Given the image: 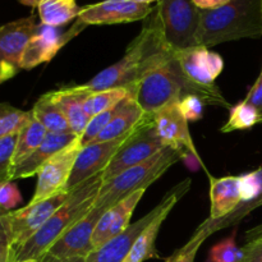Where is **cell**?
I'll return each mask as SVG.
<instances>
[{"mask_svg": "<svg viewBox=\"0 0 262 262\" xmlns=\"http://www.w3.org/2000/svg\"><path fill=\"white\" fill-rule=\"evenodd\" d=\"M17 140L18 133H15L0 141V183L12 181V173L14 169L13 156H14Z\"/></svg>", "mask_w": 262, "mask_h": 262, "instance_id": "obj_34", "label": "cell"}, {"mask_svg": "<svg viewBox=\"0 0 262 262\" xmlns=\"http://www.w3.org/2000/svg\"><path fill=\"white\" fill-rule=\"evenodd\" d=\"M145 114L146 113L137 104L135 97H127L123 101L120 112L113 118V120L105 127V129L92 141V143L112 141L127 135L143 119Z\"/></svg>", "mask_w": 262, "mask_h": 262, "instance_id": "obj_24", "label": "cell"}, {"mask_svg": "<svg viewBox=\"0 0 262 262\" xmlns=\"http://www.w3.org/2000/svg\"><path fill=\"white\" fill-rule=\"evenodd\" d=\"M241 187H242V204L232 214L220 220L206 219L201 224L209 230L210 234H214L224 228L237 225L250 212L262 206V166L257 170L241 176Z\"/></svg>", "mask_w": 262, "mask_h": 262, "instance_id": "obj_19", "label": "cell"}, {"mask_svg": "<svg viewBox=\"0 0 262 262\" xmlns=\"http://www.w3.org/2000/svg\"><path fill=\"white\" fill-rule=\"evenodd\" d=\"M102 183V173H100L72 189L67 201L53 216L27 242L10 253V262L40 260L74 223L92 209Z\"/></svg>", "mask_w": 262, "mask_h": 262, "instance_id": "obj_2", "label": "cell"}, {"mask_svg": "<svg viewBox=\"0 0 262 262\" xmlns=\"http://www.w3.org/2000/svg\"><path fill=\"white\" fill-rule=\"evenodd\" d=\"M133 92H135V84L124 87H113V89L92 92L84 104V112L91 119L95 115L101 114V113L118 106L127 97H133Z\"/></svg>", "mask_w": 262, "mask_h": 262, "instance_id": "obj_27", "label": "cell"}, {"mask_svg": "<svg viewBox=\"0 0 262 262\" xmlns=\"http://www.w3.org/2000/svg\"><path fill=\"white\" fill-rule=\"evenodd\" d=\"M124 101V100H123ZM123 101L120 102L118 106L113 107V109L107 110V112L101 113V114H97L95 117H92L90 119L89 124H87L86 129H84L83 135L81 136V143H82V147H86V146L91 145L92 141L105 129L107 124L113 120V118L120 112L122 109V104Z\"/></svg>", "mask_w": 262, "mask_h": 262, "instance_id": "obj_33", "label": "cell"}, {"mask_svg": "<svg viewBox=\"0 0 262 262\" xmlns=\"http://www.w3.org/2000/svg\"><path fill=\"white\" fill-rule=\"evenodd\" d=\"M19 262H41L40 260H26V261H19Z\"/></svg>", "mask_w": 262, "mask_h": 262, "instance_id": "obj_46", "label": "cell"}, {"mask_svg": "<svg viewBox=\"0 0 262 262\" xmlns=\"http://www.w3.org/2000/svg\"><path fill=\"white\" fill-rule=\"evenodd\" d=\"M82 150L81 137L49 159L37 173V184L30 204L43 201L67 191L77 156Z\"/></svg>", "mask_w": 262, "mask_h": 262, "instance_id": "obj_10", "label": "cell"}, {"mask_svg": "<svg viewBox=\"0 0 262 262\" xmlns=\"http://www.w3.org/2000/svg\"><path fill=\"white\" fill-rule=\"evenodd\" d=\"M50 94L68 120L72 132L81 137L90 122L89 115L84 112V104L92 94L91 90L87 89L84 84H78L50 91Z\"/></svg>", "mask_w": 262, "mask_h": 262, "instance_id": "obj_21", "label": "cell"}, {"mask_svg": "<svg viewBox=\"0 0 262 262\" xmlns=\"http://www.w3.org/2000/svg\"><path fill=\"white\" fill-rule=\"evenodd\" d=\"M156 7L164 35L174 50L197 46L201 9L196 7L193 0H159Z\"/></svg>", "mask_w": 262, "mask_h": 262, "instance_id": "obj_7", "label": "cell"}, {"mask_svg": "<svg viewBox=\"0 0 262 262\" xmlns=\"http://www.w3.org/2000/svg\"><path fill=\"white\" fill-rule=\"evenodd\" d=\"M210 235L211 234L209 233V230L205 227H202V225H200V227L197 228L196 232L193 233L191 239H189L181 250H178L174 255H171L170 257L166 258L165 262H194L200 247H201L202 243H204Z\"/></svg>", "mask_w": 262, "mask_h": 262, "instance_id": "obj_32", "label": "cell"}, {"mask_svg": "<svg viewBox=\"0 0 262 262\" xmlns=\"http://www.w3.org/2000/svg\"><path fill=\"white\" fill-rule=\"evenodd\" d=\"M18 2L20 3V4L23 5H27V7H32V8H37V5L40 4L42 0H18Z\"/></svg>", "mask_w": 262, "mask_h": 262, "instance_id": "obj_44", "label": "cell"}, {"mask_svg": "<svg viewBox=\"0 0 262 262\" xmlns=\"http://www.w3.org/2000/svg\"><path fill=\"white\" fill-rule=\"evenodd\" d=\"M154 7L130 0H104L82 8L77 19L83 25H118L145 20Z\"/></svg>", "mask_w": 262, "mask_h": 262, "instance_id": "obj_17", "label": "cell"}, {"mask_svg": "<svg viewBox=\"0 0 262 262\" xmlns=\"http://www.w3.org/2000/svg\"><path fill=\"white\" fill-rule=\"evenodd\" d=\"M106 210L92 207L83 217L74 223L46 253L56 258H86L94 251L92 235L100 217Z\"/></svg>", "mask_w": 262, "mask_h": 262, "instance_id": "obj_16", "label": "cell"}, {"mask_svg": "<svg viewBox=\"0 0 262 262\" xmlns=\"http://www.w3.org/2000/svg\"><path fill=\"white\" fill-rule=\"evenodd\" d=\"M41 262H84V258L82 257H73V258H56L54 256L45 253L42 257L40 258Z\"/></svg>", "mask_w": 262, "mask_h": 262, "instance_id": "obj_41", "label": "cell"}, {"mask_svg": "<svg viewBox=\"0 0 262 262\" xmlns=\"http://www.w3.org/2000/svg\"><path fill=\"white\" fill-rule=\"evenodd\" d=\"M258 237H262V223L261 224H258L257 227L252 228V229H250L247 233H246V241L255 239V238H258Z\"/></svg>", "mask_w": 262, "mask_h": 262, "instance_id": "obj_43", "label": "cell"}, {"mask_svg": "<svg viewBox=\"0 0 262 262\" xmlns=\"http://www.w3.org/2000/svg\"><path fill=\"white\" fill-rule=\"evenodd\" d=\"M130 2L140 3V4H148V5H150L151 3H154V2H159V0H130Z\"/></svg>", "mask_w": 262, "mask_h": 262, "instance_id": "obj_45", "label": "cell"}, {"mask_svg": "<svg viewBox=\"0 0 262 262\" xmlns=\"http://www.w3.org/2000/svg\"><path fill=\"white\" fill-rule=\"evenodd\" d=\"M174 56L187 82V94L197 95L205 104L227 109L232 107L215 83V79L224 69V60L219 54L204 46H194L174 50Z\"/></svg>", "mask_w": 262, "mask_h": 262, "instance_id": "obj_5", "label": "cell"}, {"mask_svg": "<svg viewBox=\"0 0 262 262\" xmlns=\"http://www.w3.org/2000/svg\"><path fill=\"white\" fill-rule=\"evenodd\" d=\"M245 100L247 102H250L252 106H255V109L257 110L258 114H260V120L262 123V69L257 81L255 82V84H253L252 89L250 90V92H248L247 97H246Z\"/></svg>", "mask_w": 262, "mask_h": 262, "instance_id": "obj_38", "label": "cell"}, {"mask_svg": "<svg viewBox=\"0 0 262 262\" xmlns=\"http://www.w3.org/2000/svg\"><path fill=\"white\" fill-rule=\"evenodd\" d=\"M46 135H48L46 128L38 120H36L32 115L30 122L18 133L17 145H15L14 156H13L14 166L26 160L42 143Z\"/></svg>", "mask_w": 262, "mask_h": 262, "instance_id": "obj_28", "label": "cell"}, {"mask_svg": "<svg viewBox=\"0 0 262 262\" xmlns=\"http://www.w3.org/2000/svg\"><path fill=\"white\" fill-rule=\"evenodd\" d=\"M154 124L158 136L165 147L179 151L184 158L189 156L199 165H204L193 140L191 137L188 122L179 106V100L169 102L152 114Z\"/></svg>", "mask_w": 262, "mask_h": 262, "instance_id": "obj_11", "label": "cell"}, {"mask_svg": "<svg viewBox=\"0 0 262 262\" xmlns=\"http://www.w3.org/2000/svg\"><path fill=\"white\" fill-rule=\"evenodd\" d=\"M229 110V119H228L227 124L222 128L223 133L250 129L253 125L261 123L258 112L246 100L232 106Z\"/></svg>", "mask_w": 262, "mask_h": 262, "instance_id": "obj_29", "label": "cell"}, {"mask_svg": "<svg viewBox=\"0 0 262 262\" xmlns=\"http://www.w3.org/2000/svg\"><path fill=\"white\" fill-rule=\"evenodd\" d=\"M230 0H193L196 7L201 10H210V9H216V8L223 7Z\"/></svg>", "mask_w": 262, "mask_h": 262, "instance_id": "obj_39", "label": "cell"}, {"mask_svg": "<svg viewBox=\"0 0 262 262\" xmlns=\"http://www.w3.org/2000/svg\"><path fill=\"white\" fill-rule=\"evenodd\" d=\"M137 125L130 132L122 136V137H118L112 141H105V142L91 143L86 147H82L78 156H77L71 178H69L68 184H67V191L71 192L72 189L78 187L79 184L86 182L87 179L92 178L96 174L102 173L107 168L112 159L117 155L120 147L135 133Z\"/></svg>", "mask_w": 262, "mask_h": 262, "instance_id": "obj_14", "label": "cell"}, {"mask_svg": "<svg viewBox=\"0 0 262 262\" xmlns=\"http://www.w3.org/2000/svg\"><path fill=\"white\" fill-rule=\"evenodd\" d=\"M164 202L161 201L156 207H154L152 211L146 214L142 219L130 224L125 232L117 235L113 239L107 241L104 246H101L97 250L92 251L86 258L84 262H123L127 257L130 247L133 246L135 241L138 235L142 233V230L155 219L156 215L163 209Z\"/></svg>", "mask_w": 262, "mask_h": 262, "instance_id": "obj_20", "label": "cell"}, {"mask_svg": "<svg viewBox=\"0 0 262 262\" xmlns=\"http://www.w3.org/2000/svg\"><path fill=\"white\" fill-rule=\"evenodd\" d=\"M78 138L74 133H50L48 132L45 140L40 146L28 156L26 160L14 166L12 173V181L15 179L30 178L32 176H37L41 166L53 158L55 154L66 148L72 142Z\"/></svg>", "mask_w": 262, "mask_h": 262, "instance_id": "obj_22", "label": "cell"}, {"mask_svg": "<svg viewBox=\"0 0 262 262\" xmlns=\"http://www.w3.org/2000/svg\"><path fill=\"white\" fill-rule=\"evenodd\" d=\"M0 262H10V248L0 241Z\"/></svg>", "mask_w": 262, "mask_h": 262, "instance_id": "obj_42", "label": "cell"}, {"mask_svg": "<svg viewBox=\"0 0 262 262\" xmlns=\"http://www.w3.org/2000/svg\"><path fill=\"white\" fill-rule=\"evenodd\" d=\"M183 158L184 156L179 151L171 147H164L148 160L104 182L92 207L109 210L133 192L147 189L154 182L164 176L169 168Z\"/></svg>", "mask_w": 262, "mask_h": 262, "instance_id": "obj_4", "label": "cell"}, {"mask_svg": "<svg viewBox=\"0 0 262 262\" xmlns=\"http://www.w3.org/2000/svg\"><path fill=\"white\" fill-rule=\"evenodd\" d=\"M86 25L79 22L74 23L73 27L67 32H63L60 27H51V26L38 23L33 35L31 36L28 45L23 53L22 60H20V69L30 71L40 64L49 63L53 60L54 56L58 51L66 45L68 41L76 37Z\"/></svg>", "mask_w": 262, "mask_h": 262, "instance_id": "obj_13", "label": "cell"}, {"mask_svg": "<svg viewBox=\"0 0 262 262\" xmlns=\"http://www.w3.org/2000/svg\"><path fill=\"white\" fill-rule=\"evenodd\" d=\"M174 49L166 41L158 7L145 19L141 32L129 43L120 60L90 79L84 86L92 92L136 84L141 77L160 63Z\"/></svg>", "mask_w": 262, "mask_h": 262, "instance_id": "obj_1", "label": "cell"}, {"mask_svg": "<svg viewBox=\"0 0 262 262\" xmlns=\"http://www.w3.org/2000/svg\"><path fill=\"white\" fill-rule=\"evenodd\" d=\"M145 192L146 189H138L104 212L92 235L94 251L104 246L107 241L122 234L130 227V217Z\"/></svg>", "mask_w": 262, "mask_h": 262, "instance_id": "obj_18", "label": "cell"}, {"mask_svg": "<svg viewBox=\"0 0 262 262\" xmlns=\"http://www.w3.org/2000/svg\"><path fill=\"white\" fill-rule=\"evenodd\" d=\"M81 9L76 0H42L37 5L41 23L51 27H61L78 18Z\"/></svg>", "mask_w": 262, "mask_h": 262, "instance_id": "obj_26", "label": "cell"}, {"mask_svg": "<svg viewBox=\"0 0 262 262\" xmlns=\"http://www.w3.org/2000/svg\"><path fill=\"white\" fill-rule=\"evenodd\" d=\"M187 94V82L178 66L174 50L148 69L135 84L133 97L146 114H154L169 102Z\"/></svg>", "mask_w": 262, "mask_h": 262, "instance_id": "obj_6", "label": "cell"}, {"mask_svg": "<svg viewBox=\"0 0 262 262\" xmlns=\"http://www.w3.org/2000/svg\"><path fill=\"white\" fill-rule=\"evenodd\" d=\"M189 188H191V179L187 178L186 181L177 184V186L164 197V205L161 211L156 215L155 219H154L152 222L142 230V233L138 235L137 239L135 241L133 246L130 247L127 257L124 258L123 262H145L150 260V258H160L158 250H156V239H158L161 225L165 222V219L168 217V215L170 214L171 210L174 209V206L178 204L179 200L189 191Z\"/></svg>", "mask_w": 262, "mask_h": 262, "instance_id": "obj_15", "label": "cell"}, {"mask_svg": "<svg viewBox=\"0 0 262 262\" xmlns=\"http://www.w3.org/2000/svg\"><path fill=\"white\" fill-rule=\"evenodd\" d=\"M36 120L41 123L50 133H73L68 120L60 107L51 97L50 92L42 95L31 110Z\"/></svg>", "mask_w": 262, "mask_h": 262, "instance_id": "obj_25", "label": "cell"}, {"mask_svg": "<svg viewBox=\"0 0 262 262\" xmlns=\"http://www.w3.org/2000/svg\"><path fill=\"white\" fill-rule=\"evenodd\" d=\"M179 106L187 122H197L204 117L205 102L197 95L186 94L179 100Z\"/></svg>", "mask_w": 262, "mask_h": 262, "instance_id": "obj_35", "label": "cell"}, {"mask_svg": "<svg viewBox=\"0 0 262 262\" xmlns=\"http://www.w3.org/2000/svg\"><path fill=\"white\" fill-rule=\"evenodd\" d=\"M35 15L19 18L0 27V83L20 71V60L36 30Z\"/></svg>", "mask_w": 262, "mask_h": 262, "instance_id": "obj_12", "label": "cell"}, {"mask_svg": "<svg viewBox=\"0 0 262 262\" xmlns=\"http://www.w3.org/2000/svg\"><path fill=\"white\" fill-rule=\"evenodd\" d=\"M69 192H61L43 201L28 204L19 210L7 214L8 237L10 253L27 242L67 201Z\"/></svg>", "mask_w": 262, "mask_h": 262, "instance_id": "obj_9", "label": "cell"}, {"mask_svg": "<svg viewBox=\"0 0 262 262\" xmlns=\"http://www.w3.org/2000/svg\"><path fill=\"white\" fill-rule=\"evenodd\" d=\"M242 248L235 242V233L230 237L220 241L209 251L206 262H241L242 261Z\"/></svg>", "mask_w": 262, "mask_h": 262, "instance_id": "obj_31", "label": "cell"}, {"mask_svg": "<svg viewBox=\"0 0 262 262\" xmlns=\"http://www.w3.org/2000/svg\"><path fill=\"white\" fill-rule=\"evenodd\" d=\"M210 177V220H220L232 214L242 204L241 177Z\"/></svg>", "mask_w": 262, "mask_h": 262, "instance_id": "obj_23", "label": "cell"}, {"mask_svg": "<svg viewBox=\"0 0 262 262\" xmlns=\"http://www.w3.org/2000/svg\"><path fill=\"white\" fill-rule=\"evenodd\" d=\"M164 147L165 146L156 133L152 114H145L135 133L128 138L112 159L107 168L102 171V181H109L127 169L148 160Z\"/></svg>", "mask_w": 262, "mask_h": 262, "instance_id": "obj_8", "label": "cell"}, {"mask_svg": "<svg viewBox=\"0 0 262 262\" xmlns=\"http://www.w3.org/2000/svg\"><path fill=\"white\" fill-rule=\"evenodd\" d=\"M8 212L9 211H5V210L0 209V241L7 243V245L9 246V237H8V228H7Z\"/></svg>", "mask_w": 262, "mask_h": 262, "instance_id": "obj_40", "label": "cell"}, {"mask_svg": "<svg viewBox=\"0 0 262 262\" xmlns=\"http://www.w3.org/2000/svg\"><path fill=\"white\" fill-rule=\"evenodd\" d=\"M20 202H22V194L14 181L0 183V209L5 211H13V209Z\"/></svg>", "mask_w": 262, "mask_h": 262, "instance_id": "obj_36", "label": "cell"}, {"mask_svg": "<svg viewBox=\"0 0 262 262\" xmlns=\"http://www.w3.org/2000/svg\"><path fill=\"white\" fill-rule=\"evenodd\" d=\"M262 36V0H230L216 9L201 10L197 46L219 45Z\"/></svg>", "mask_w": 262, "mask_h": 262, "instance_id": "obj_3", "label": "cell"}, {"mask_svg": "<svg viewBox=\"0 0 262 262\" xmlns=\"http://www.w3.org/2000/svg\"><path fill=\"white\" fill-rule=\"evenodd\" d=\"M242 248V261L241 262H262V237L246 241Z\"/></svg>", "mask_w": 262, "mask_h": 262, "instance_id": "obj_37", "label": "cell"}, {"mask_svg": "<svg viewBox=\"0 0 262 262\" xmlns=\"http://www.w3.org/2000/svg\"><path fill=\"white\" fill-rule=\"evenodd\" d=\"M32 118V112H25L7 102H0V141L19 133Z\"/></svg>", "mask_w": 262, "mask_h": 262, "instance_id": "obj_30", "label": "cell"}, {"mask_svg": "<svg viewBox=\"0 0 262 262\" xmlns=\"http://www.w3.org/2000/svg\"><path fill=\"white\" fill-rule=\"evenodd\" d=\"M0 84H2V83H0Z\"/></svg>", "mask_w": 262, "mask_h": 262, "instance_id": "obj_47", "label": "cell"}]
</instances>
